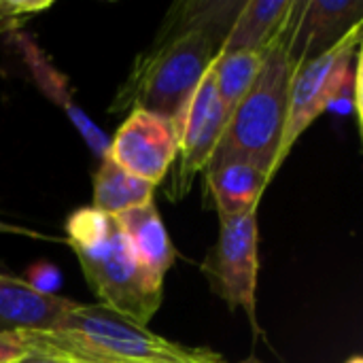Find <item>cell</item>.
Wrapping results in <instances>:
<instances>
[{"mask_svg":"<svg viewBox=\"0 0 363 363\" xmlns=\"http://www.w3.org/2000/svg\"><path fill=\"white\" fill-rule=\"evenodd\" d=\"M77 302L60 294H45L26 279L0 272V334L11 332H53Z\"/></svg>","mask_w":363,"mask_h":363,"instance_id":"11","label":"cell"},{"mask_svg":"<svg viewBox=\"0 0 363 363\" xmlns=\"http://www.w3.org/2000/svg\"><path fill=\"white\" fill-rule=\"evenodd\" d=\"M106 157L128 174L157 187L177 157L174 125L160 115L134 108L108 140Z\"/></svg>","mask_w":363,"mask_h":363,"instance_id":"8","label":"cell"},{"mask_svg":"<svg viewBox=\"0 0 363 363\" xmlns=\"http://www.w3.org/2000/svg\"><path fill=\"white\" fill-rule=\"evenodd\" d=\"M264 55L266 53H245V51L223 53V51H219V55L215 57L211 68H213L215 87L221 98L228 119L234 113V108L238 106V102L242 100V96L247 94V89L253 85V81L262 68Z\"/></svg>","mask_w":363,"mask_h":363,"instance_id":"16","label":"cell"},{"mask_svg":"<svg viewBox=\"0 0 363 363\" xmlns=\"http://www.w3.org/2000/svg\"><path fill=\"white\" fill-rule=\"evenodd\" d=\"M206 189L215 202L219 219H230L257 211L262 196L272 181L270 172L249 160H230L206 168Z\"/></svg>","mask_w":363,"mask_h":363,"instance_id":"12","label":"cell"},{"mask_svg":"<svg viewBox=\"0 0 363 363\" xmlns=\"http://www.w3.org/2000/svg\"><path fill=\"white\" fill-rule=\"evenodd\" d=\"M19 336L30 353L68 363H230L211 349L162 338L100 304L77 302L57 330L19 332Z\"/></svg>","mask_w":363,"mask_h":363,"instance_id":"1","label":"cell"},{"mask_svg":"<svg viewBox=\"0 0 363 363\" xmlns=\"http://www.w3.org/2000/svg\"><path fill=\"white\" fill-rule=\"evenodd\" d=\"M155 185L136 179L121 170L111 157H102L94 174V200L91 206L106 215H119L130 208L153 202Z\"/></svg>","mask_w":363,"mask_h":363,"instance_id":"15","label":"cell"},{"mask_svg":"<svg viewBox=\"0 0 363 363\" xmlns=\"http://www.w3.org/2000/svg\"><path fill=\"white\" fill-rule=\"evenodd\" d=\"M345 363H363V359L359 357V355H353V357H351L349 362H345Z\"/></svg>","mask_w":363,"mask_h":363,"instance_id":"22","label":"cell"},{"mask_svg":"<svg viewBox=\"0 0 363 363\" xmlns=\"http://www.w3.org/2000/svg\"><path fill=\"white\" fill-rule=\"evenodd\" d=\"M294 0H245L221 51L223 53H266L283 32Z\"/></svg>","mask_w":363,"mask_h":363,"instance_id":"14","label":"cell"},{"mask_svg":"<svg viewBox=\"0 0 363 363\" xmlns=\"http://www.w3.org/2000/svg\"><path fill=\"white\" fill-rule=\"evenodd\" d=\"M0 234H17V236H26V238H34V240H55L51 236H45V234H38L30 228H23V225H13V223H6L0 219ZM57 242H64L66 240H57Z\"/></svg>","mask_w":363,"mask_h":363,"instance_id":"20","label":"cell"},{"mask_svg":"<svg viewBox=\"0 0 363 363\" xmlns=\"http://www.w3.org/2000/svg\"><path fill=\"white\" fill-rule=\"evenodd\" d=\"M223 36L208 30L157 32L149 51L140 53L121 83L111 111H149L177 121L204 72L223 47Z\"/></svg>","mask_w":363,"mask_h":363,"instance_id":"3","label":"cell"},{"mask_svg":"<svg viewBox=\"0 0 363 363\" xmlns=\"http://www.w3.org/2000/svg\"><path fill=\"white\" fill-rule=\"evenodd\" d=\"M64 240L77 255L100 306L147 328L162 306L164 285L140 266L117 219L94 206L79 208L66 221Z\"/></svg>","mask_w":363,"mask_h":363,"instance_id":"2","label":"cell"},{"mask_svg":"<svg viewBox=\"0 0 363 363\" xmlns=\"http://www.w3.org/2000/svg\"><path fill=\"white\" fill-rule=\"evenodd\" d=\"M225 123L228 115L215 87L213 68H208L172 123L177 132V170L168 189L170 200H181L191 189L196 174L206 170L221 140Z\"/></svg>","mask_w":363,"mask_h":363,"instance_id":"7","label":"cell"},{"mask_svg":"<svg viewBox=\"0 0 363 363\" xmlns=\"http://www.w3.org/2000/svg\"><path fill=\"white\" fill-rule=\"evenodd\" d=\"M363 21L362 0H296L289 55L296 70L332 49Z\"/></svg>","mask_w":363,"mask_h":363,"instance_id":"9","label":"cell"},{"mask_svg":"<svg viewBox=\"0 0 363 363\" xmlns=\"http://www.w3.org/2000/svg\"><path fill=\"white\" fill-rule=\"evenodd\" d=\"M17 363H68V362H62V359H55V357H49V355L30 353V355H26L21 362H17Z\"/></svg>","mask_w":363,"mask_h":363,"instance_id":"21","label":"cell"},{"mask_svg":"<svg viewBox=\"0 0 363 363\" xmlns=\"http://www.w3.org/2000/svg\"><path fill=\"white\" fill-rule=\"evenodd\" d=\"M49 0L32 2V0H0V36L17 32L30 17L49 9Z\"/></svg>","mask_w":363,"mask_h":363,"instance_id":"17","label":"cell"},{"mask_svg":"<svg viewBox=\"0 0 363 363\" xmlns=\"http://www.w3.org/2000/svg\"><path fill=\"white\" fill-rule=\"evenodd\" d=\"M219 238L208 251L202 272L211 289L232 308H242L255 334L257 325V274H259V228L257 211L219 219Z\"/></svg>","mask_w":363,"mask_h":363,"instance_id":"6","label":"cell"},{"mask_svg":"<svg viewBox=\"0 0 363 363\" xmlns=\"http://www.w3.org/2000/svg\"><path fill=\"white\" fill-rule=\"evenodd\" d=\"M115 219L121 232L125 234L140 266L155 283L164 285V277L172 268L177 251L170 242V236L155 204L147 202L143 206L115 215Z\"/></svg>","mask_w":363,"mask_h":363,"instance_id":"13","label":"cell"},{"mask_svg":"<svg viewBox=\"0 0 363 363\" xmlns=\"http://www.w3.org/2000/svg\"><path fill=\"white\" fill-rule=\"evenodd\" d=\"M26 281L32 287H36V289H40L45 294H55V289L60 287L62 277H60L57 268H53L49 264H36V266L30 268V274H28Z\"/></svg>","mask_w":363,"mask_h":363,"instance_id":"18","label":"cell"},{"mask_svg":"<svg viewBox=\"0 0 363 363\" xmlns=\"http://www.w3.org/2000/svg\"><path fill=\"white\" fill-rule=\"evenodd\" d=\"M362 38L363 21H359L332 49L294 72L277 168L283 166L300 136L325 111H353L357 123L362 121Z\"/></svg>","mask_w":363,"mask_h":363,"instance_id":"5","label":"cell"},{"mask_svg":"<svg viewBox=\"0 0 363 363\" xmlns=\"http://www.w3.org/2000/svg\"><path fill=\"white\" fill-rule=\"evenodd\" d=\"M294 9L296 0L283 32L266 51L253 85L247 89V94L230 115L215 155L206 168L219 166L230 160H249L266 168L272 179L279 172L277 157L287 119L289 87L296 72L289 55Z\"/></svg>","mask_w":363,"mask_h":363,"instance_id":"4","label":"cell"},{"mask_svg":"<svg viewBox=\"0 0 363 363\" xmlns=\"http://www.w3.org/2000/svg\"><path fill=\"white\" fill-rule=\"evenodd\" d=\"M26 355H30V351L23 345L19 332L0 334V363H17Z\"/></svg>","mask_w":363,"mask_h":363,"instance_id":"19","label":"cell"},{"mask_svg":"<svg viewBox=\"0 0 363 363\" xmlns=\"http://www.w3.org/2000/svg\"><path fill=\"white\" fill-rule=\"evenodd\" d=\"M13 43H15L32 81L36 83V87L55 106H60L64 111V115L77 128V132L81 134L85 145L91 149V153H96L102 160L106 155V149H108V136L79 106V102L72 96V89L68 85V79L53 66V62L47 57V53L36 45V40L30 34L17 30V32H13Z\"/></svg>","mask_w":363,"mask_h":363,"instance_id":"10","label":"cell"}]
</instances>
